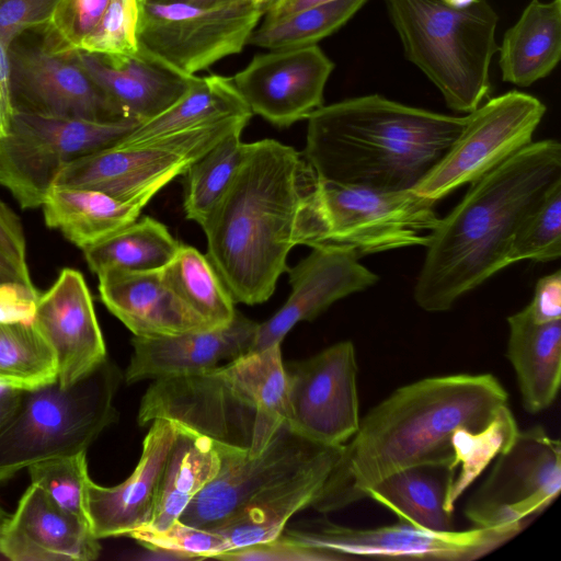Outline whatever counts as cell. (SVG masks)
Wrapping results in <instances>:
<instances>
[{
  "label": "cell",
  "mask_w": 561,
  "mask_h": 561,
  "mask_svg": "<svg viewBox=\"0 0 561 561\" xmlns=\"http://www.w3.org/2000/svg\"><path fill=\"white\" fill-rule=\"evenodd\" d=\"M507 401L491 374L428 377L398 388L359 420L311 507L320 513L345 508L404 468L450 467L453 434L482 430Z\"/></svg>",
  "instance_id": "obj_1"
},
{
  "label": "cell",
  "mask_w": 561,
  "mask_h": 561,
  "mask_svg": "<svg viewBox=\"0 0 561 561\" xmlns=\"http://www.w3.org/2000/svg\"><path fill=\"white\" fill-rule=\"evenodd\" d=\"M561 182V145L531 142L470 183L426 245L413 296L428 312H443L511 265L516 230L552 186Z\"/></svg>",
  "instance_id": "obj_2"
},
{
  "label": "cell",
  "mask_w": 561,
  "mask_h": 561,
  "mask_svg": "<svg viewBox=\"0 0 561 561\" xmlns=\"http://www.w3.org/2000/svg\"><path fill=\"white\" fill-rule=\"evenodd\" d=\"M316 181L295 148L275 139L244 142L234 178L202 226L206 255L234 304H263L273 295Z\"/></svg>",
  "instance_id": "obj_3"
},
{
  "label": "cell",
  "mask_w": 561,
  "mask_h": 561,
  "mask_svg": "<svg viewBox=\"0 0 561 561\" xmlns=\"http://www.w3.org/2000/svg\"><path fill=\"white\" fill-rule=\"evenodd\" d=\"M302 154L318 180L382 192L414 190L455 144L466 116L379 94L322 105L309 115Z\"/></svg>",
  "instance_id": "obj_4"
},
{
  "label": "cell",
  "mask_w": 561,
  "mask_h": 561,
  "mask_svg": "<svg viewBox=\"0 0 561 561\" xmlns=\"http://www.w3.org/2000/svg\"><path fill=\"white\" fill-rule=\"evenodd\" d=\"M157 419L209 438L219 453L260 454L287 419L280 344L203 373L156 379L137 421L145 426Z\"/></svg>",
  "instance_id": "obj_5"
},
{
  "label": "cell",
  "mask_w": 561,
  "mask_h": 561,
  "mask_svg": "<svg viewBox=\"0 0 561 561\" xmlns=\"http://www.w3.org/2000/svg\"><path fill=\"white\" fill-rule=\"evenodd\" d=\"M405 57L439 90L447 106L470 113L488 96L499 50V16L486 0L456 8L442 0H383Z\"/></svg>",
  "instance_id": "obj_6"
},
{
  "label": "cell",
  "mask_w": 561,
  "mask_h": 561,
  "mask_svg": "<svg viewBox=\"0 0 561 561\" xmlns=\"http://www.w3.org/2000/svg\"><path fill=\"white\" fill-rule=\"evenodd\" d=\"M123 379L106 358L69 387L25 390L14 416L0 430V482L49 458L87 451L117 419L114 398Z\"/></svg>",
  "instance_id": "obj_7"
},
{
  "label": "cell",
  "mask_w": 561,
  "mask_h": 561,
  "mask_svg": "<svg viewBox=\"0 0 561 561\" xmlns=\"http://www.w3.org/2000/svg\"><path fill=\"white\" fill-rule=\"evenodd\" d=\"M435 203L411 191L382 192L321 180L297 218V244L330 245L357 257L426 247L439 222Z\"/></svg>",
  "instance_id": "obj_8"
},
{
  "label": "cell",
  "mask_w": 561,
  "mask_h": 561,
  "mask_svg": "<svg viewBox=\"0 0 561 561\" xmlns=\"http://www.w3.org/2000/svg\"><path fill=\"white\" fill-rule=\"evenodd\" d=\"M139 123L47 116L14 110L0 137V184L23 209L42 207L60 170L77 158L114 145Z\"/></svg>",
  "instance_id": "obj_9"
},
{
  "label": "cell",
  "mask_w": 561,
  "mask_h": 561,
  "mask_svg": "<svg viewBox=\"0 0 561 561\" xmlns=\"http://www.w3.org/2000/svg\"><path fill=\"white\" fill-rule=\"evenodd\" d=\"M264 9L247 0L201 7L142 0L139 47L185 76H195L239 54L260 24Z\"/></svg>",
  "instance_id": "obj_10"
},
{
  "label": "cell",
  "mask_w": 561,
  "mask_h": 561,
  "mask_svg": "<svg viewBox=\"0 0 561 561\" xmlns=\"http://www.w3.org/2000/svg\"><path fill=\"white\" fill-rule=\"evenodd\" d=\"M524 527L519 524L434 531L399 522L376 528H352L318 518L286 525L282 534L300 546L331 552L340 560L377 557L470 561L495 550Z\"/></svg>",
  "instance_id": "obj_11"
},
{
  "label": "cell",
  "mask_w": 561,
  "mask_h": 561,
  "mask_svg": "<svg viewBox=\"0 0 561 561\" xmlns=\"http://www.w3.org/2000/svg\"><path fill=\"white\" fill-rule=\"evenodd\" d=\"M545 113L539 99L517 90L479 105L466 115L449 151L413 191L437 202L474 182L531 144Z\"/></svg>",
  "instance_id": "obj_12"
},
{
  "label": "cell",
  "mask_w": 561,
  "mask_h": 561,
  "mask_svg": "<svg viewBox=\"0 0 561 561\" xmlns=\"http://www.w3.org/2000/svg\"><path fill=\"white\" fill-rule=\"evenodd\" d=\"M561 490V446L546 430L518 431L490 474L468 499L463 514L474 527L525 525Z\"/></svg>",
  "instance_id": "obj_13"
},
{
  "label": "cell",
  "mask_w": 561,
  "mask_h": 561,
  "mask_svg": "<svg viewBox=\"0 0 561 561\" xmlns=\"http://www.w3.org/2000/svg\"><path fill=\"white\" fill-rule=\"evenodd\" d=\"M287 425L323 446H342L357 432V363L351 341L285 365Z\"/></svg>",
  "instance_id": "obj_14"
},
{
  "label": "cell",
  "mask_w": 561,
  "mask_h": 561,
  "mask_svg": "<svg viewBox=\"0 0 561 561\" xmlns=\"http://www.w3.org/2000/svg\"><path fill=\"white\" fill-rule=\"evenodd\" d=\"M9 56L14 110L91 121L123 119L80 64L77 50H55L34 30L10 44Z\"/></svg>",
  "instance_id": "obj_15"
},
{
  "label": "cell",
  "mask_w": 561,
  "mask_h": 561,
  "mask_svg": "<svg viewBox=\"0 0 561 561\" xmlns=\"http://www.w3.org/2000/svg\"><path fill=\"white\" fill-rule=\"evenodd\" d=\"M330 447L316 444L283 424L256 455L219 453L217 476L192 500L178 520L217 528L277 483L318 460Z\"/></svg>",
  "instance_id": "obj_16"
},
{
  "label": "cell",
  "mask_w": 561,
  "mask_h": 561,
  "mask_svg": "<svg viewBox=\"0 0 561 561\" xmlns=\"http://www.w3.org/2000/svg\"><path fill=\"white\" fill-rule=\"evenodd\" d=\"M333 68L322 49L310 45L256 55L230 79L253 114L288 127L323 105Z\"/></svg>",
  "instance_id": "obj_17"
},
{
  "label": "cell",
  "mask_w": 561,
  "mask_h": 561,
  "mask_svg": "<svg viewBox=\"0 0 561 561\" xmlns=\"http://www.w3.org/2000/svg\"><path fill=\"white\" fill-rule=\"evenodd\" d=\"M191 163L182 152L161 141L114 144L66 164L53 186L94 190L145 207Z\"/></svg>",
  "instance_id": "obj_18"
},
{
  "label": "cell",
  "mask_w": 561,
  "mask_h": 561,
  "mask_svg": "<svg viewBox=\"0 0 561 561\" xmlns=\"http://www.w3.org/2000/svg\"><path fill=\"white\" fill-rule=\"evenodd\" d=\"M311 252L288 268L290 295L268 320L259 323L249 352L282 344L300 321H311L335 301L375 285L378 275L359 263L353 252L330 245Z\"/></svg>",
  "instance_id": "obj_19"
},
{
  "label": "cell",
  "mask_w": 561,
  "mask_h": 561,
  "mask_svg": "<svg viewBox=\"0 0 561 561\" xmlns=\"http://www.w3.org/2000/svg\"><path fill=\"white\" fill-rule=\"evenodd\" d=\"M34 321L55 352L61 387L76 383L107 358L92 297L79 271H60L39 295Z\"/></svg>",
  "instance_id": "obj_20"
},
{
  "label": "cell",
  "mask_w": 561,
  "mask_h": 561,
  "mask_svg": "<svg viewBox=\"0 0 561 561\" xmlns=\"http://www.w3.org/2000/svg\"><path fill=\"white\" fill-rule=\"evenodd\" d=\"M178 433L179 426L173 421H152L142 440L139 461L125 481L102 486L89 480L87 510L95 538L128 536L150 523L162 472Z\"/></svg>",
  "instance_id": "obj_21"
},
{
  "label": "cell",
  "mask_w": 561,
  "mask_h": 561,
  "mask_svg": "<svg viewBox=\"0 0 561 561\" xmlns=\"http://www.w3.org/2000/svg\"><path fill=\"white\" fill-rule=\"evenodd\" d=\"M259 323L238 310L226 327L178 335L131 339L127 383L203 373L248 353Z\"/></svg>",
  "instance_id": "obj_22"
},
{
  "label": "cell",
  "mask_w": 561,
  "mask_h": 561,
  "mask_svg": "<svg viewBox=\"0 0 561 561\" xmlns=\"http://www.w3.org/2000/svg\"><path fill=\"white\" fill-rule=\"evenodd\" d=\"M101 546L91 527L31 483L0 537V553L12 561H91Z\"/></svg>",
  "instance_id": "obj_23"
},
{
  "label": "cell",
  "mask_w": 561,
  "mask_h": 561,
  "mask_svg": "<svg viewBox=\"0 0 561 561\" xmlns=\"http://www.w3.org/2000/svg\"><path fill=\"white\" fill-rule=\"evenodd\" d=\"M80 64L106 95L118 116L142 124L174 104L194 83L139 47L107 57L77 50Z\"/></svg>",
  "instance_id": "obj_24"
},
{
  "label": "cell",
  "mask_w": 561,
  "mask_h": 561,
  "mask_svg": "<svg viewBox=\"0 0 561 561\" xmlns=\"http://www.w3.org/2000/svg\"><path fill=\"white\" fill-rule=\"evenodd\" d=\"M104 306L138 337L213 329L164 282L161 270H108L98 275Z\"/></svg>",
  "instance_id": "obj_25"
},
{
  "label": "cell",
  "mask_w": 561,
  "mask_h": 561,
  "mask_svg": "<svg viewBox=\"0 0 561 561\" xmlns=\"http://www.w3.org/2000/svg\"><path fill=\"white\" fill-rule=\"evenodd\" d=\"M342 449L343 445L330 447L313 463L272 486L233 518L213 528L222 536L228 551L277 538L296 513L311 507Z\"/></svg>",
  "instance_id": "obj_26"
},
{
  "label": "cell",
  "mask_w": 561,
  "mask_h": 561,
  "mask_svg": "<svg viewBox=\"0 0 561 561\" xmlns=\"http://www.w3.org/2000/svg\"><path fill=\"white\" fill-rule=\"evenodd\" d=\"M506 356L529 413L549 408L561 381V320L535 321L526 307L507 318Z\"/></svg>",
  "instance_id": "obj_27"
},
{
  "label": "cell",
  "mask_w": 561,
  "mask_h": 561,
  "mask_svg": "<svg viewBox=\"0 0 561 561\" xmlns=\"http://www.w3.org/2000/svg\"><path fill=\"white\" fill-rule=\"evenodd\" d=\"M499 50L503 81L529 87L547 77L561 57V0H531Z\"/></svg>",
  "instance_id": "obj_28"
},
{
  "label": "cell",
  "mask_w": 561,
  "mask_h": 561,
  "mask_svg": "<svg viewBox=\"0 0 561 561\" xmlns=\"http://www.w3.org/2000/svg\"><path fill=\"white\" fill-rule=\"evenodd\" d=\"M455 471L447 463L412 466L385 477L366 496L391 511L399 522L434 531L454 530L446 499Z\"/></svg>",
  "instance_id": "obj_29"
},
{
  "label": "cell",
  "mask_w": 561,
  "mask_h": 561,
  "mask_svg": "<svg viewBox=\"0 0 561 561\" xmlns=\"http://www.w3.org/2000/svg\"><path fill=\"white\" fill-rule=\"evenodd\" d=\"M42 208L46 226L83 250L137 220L144 207L94 190L53 186Z\"/></svg>",
  "instance_id": "obj_30"
},
{
  "label": "cell",
  "mask_w": 561,
  "mask_h": 561,
  "mask_svg": "<svg viewBox=\"0 0 561 561\" xmlns=\"http://www.w3.org/2000/svg\"><path fill=\"white\" fill-rule=\"evenodd\" d=\"M178 426L179 433L162 472L154 511L150 523L145 526L149 529L163 530L176 522L192 500L217 476L221 466L220 454L209 438Z\"/></svg>",
  "instance_id": "obj_31"
},
{
  "label": "cell",
  "mask_w": 561,
  "mask_h": 561,
  "mask_svg": "<svg viewBox=\"0 0 561 561\" xmlns=\"http://www.w3.org/2000/svg\"><path fill=\"white\" fill-rule=\"evenodd\" d=\"M253 115L232 81L220 75L196 77L174 104L138 125L118 140L119 146H138L156 138L229 116Z\"/></svg>",
  "instance_id": "obj_32"
},
{
  "label": "cell",
  "mask_w": 561,
  "mask_h": 561,
  "mask_svg": "<svg viewBox=\"0 0 561 561\" xmlns=\"http://www.w3.org/2000/svg\"><path fill=\"white\" fill-rule=\"evenodd\" d=\"M180 243L160 221L144 217L83 249L90 270L151 272L164 268Z\"/></svg>",
  "instance_id": "obj_33"
},
{
  "label": "cell",
  "mask_w": 561,
  "mask_h": 561,
  "mask_svg": "<svg viewBox=\"0 0 561 561\" xmlns=\"http://www.w3.org/2000/svg\"><path fill=\"white\" fill-rule=\"evenodd\" d=\"M167 285L210 328L228 325L236 316L234 301L207 255L180 244L161 270Z\"/></svg>",
  "instance_id": "obj_34"
},
{
  "label": "cell",
  "mask_w": 561,
  "mask_h": 561,
  "mask_svg": "<svg viewBox=\"0 0 561 561\" xmlns=\"http://www.w3.org/2000/svg\"><path fill=\"white\" fill-rule=\"evenodd\" d=\"M366 1L334 0L275 20H263L248 44L270 50L317 45L350 21Z\"/></svg>",
  "instance_id": "obj_35"
},
{
  "label": "cell",
  "mask_w": 561,
  "mask_h": 561,
  "mask_svg": "<svg viewBox=\"0 0 561 561\" xmlns=\"http://www.w3.org/2000/svg\"><path fill=\"white\" fill-rule=\"evenodd\" d=\"M56 380L55 352L35 321L0 323V383L31 390Z\"/></svg>",
  "instance_id": "obj_36"
},
{
  "label": "cell",
  "mask_w": 561,
  "mask_h": 561,
  "mask_svg": "<svg viewBox=\"0 0 561 561\" xmlns=\"http://www.w3.org/2000/svg\"><path fill=\"white\" fill-rule=\"evenodd\" d=\"M518 431L516 420L506 404L482 430L460 428L453 434L454 458L450 468L456 470L460 466V470L455 474L446 499L447 511L454 512L457 500L490 462L511 446Z\"/></svg>",
  "instance_id": "obj_37"
},
{
  "label": "cell",
  "mask_w": 561,
  "mask_h": 561,
  "mask_svg": "<svg viewBox=\"0 0 561 561\" xmlns=\"http://www.w3.org/2000/svg\"><path fill=\"white\" fill-rule=\"evenodd\" d=\"M241 134H230L186 169L183 207L187 219L203 226L227 191L242 161Z\"/></svg>",
  "instance_id": "obj_38"
},
{
  "label": "cell",
  "mask_w": 561,
  "mask_h": 561,
  "mask_svg": "<svg viewBox=\"0 0 561 561\" xmlns=\"http://www.w3.org/2000/svg\"><path fill=\"white\" fill-rule=\"evenodd\" d=\"M32 483L67 513L90 526L87 510V451L49 458L27 467ZM91 527V526H90Z\"/></svg>",
  "instance_id": "obj_39"
},
{
  "label": "cell",
  "mask_w": 561,
  "mask_h": 561,
  "mask_svg": "<svg viewBox=\"0 0 561 561\" xmlns=\"http://www.w3.org/2000/svg\"><path fill=\"white\" fill-rule=\"evenodd\" d=\"M561 256V182L550 188L516 230L508 262H549Z\"/></svg>",
  "instance_id": "obj_40"
},
{
  "label": "cell",
  "mask_w": 561,
  "mask_h": 561,
  "mask_svg": "<svg viewBox=\"0 0 561 561\" xmlns=\"http://www.w3.org/2000/svg\"><path fill=\"white\" fill-rule=\"evenodd\" d=\"M142 0H110L99 24L79 50L107 57L131 55L139 49L138 30Z\"/></svg>",
  "instance_id": "obj_41"
},
{
  "label": "cell",
  "mask_w": 561,
  "mask_h": 561,
  "mask_svg": "<svg viewBox=\"0 0 561 561\" xmlns=\"http://www.w3.org/2000/svg\"><path fill=\"white\" fill-rule=\"evenodd\" d=\"M128 537L147 549L171 553L181 559L216 558L228 551L225 539L216 529L195 527L180 520L163 530L141 527Z\"/></svg>",
  "instance_id": "obj_42"
},
{
  "label": "cell",
  "mask_w": 561,
  "mask_h": 561,
  "mask_svg": "<svg viewBox=\"0 0 561 561\" xmlns=\"http://www.w3.org/2000/svg\"><path fill=\"white\" fill-rule=\"evenodd\" d=\"M110 0H61L49 23L39 28L55 50H79L103 16Z\"/></svg>",
  "instance_id": "obj_43"
},
{
  "label": "cell",
  "mask_w": 561,
  "mask_h": 561,
  "mask_svg": "<svg viewBox=\"0 0 561 561\" xmlns=\"http://www.w3.org/2000/svg\"><path fill=\"white\" fill-rule=\"evenodd\" d=\"M61 0H0V39L10 44L28 31L45 27Z\"/></svg>",
  "instance_id": "obj_44"
},
{
  "label": "cell",
  "mask_w": 561,
  "mask_h": 561,
  "mask_svg": "<svg viewBox=\"0 0 561 561\" xmlns=\"http://www.w3.org/2000/svg\"><path fill=\"white\" fill-rule=\"evenodd\" d=\"M215 559L237 561H334L335 554L314 548L300 546L280 534L277 538L229 550Z\"/></svg>",
  "instance_id": "obj_45"
},
{
  "label": "cell",
  "mask_w": 561,
  "mask_h": 561,
  "mask_svg": "<svg viewBox=\"0 0 561 561\" xmlns=\"http://www.w3.org/2000/svg\"><path fill=\"white\" fill-rule=\"evenodd\" d=\"M39 294L35 286L11 280L0 283V323H32Z\"/></svg>",
  "instance_id": "obj_46"
},
{
  "label": "cell",
  "mask_w": 561,
  "mask_h": 561,
  "mask_svg": "<svg viewBox=\"0 0 561 561\" xmlns=\"http://www.w3.org/2000/svg\"><path fill=\"white\" fill-rule=\"evenodd\" d=\"M537 322L561 320V271L540 277L535 286L533 299L526 306Z\"/></svg>",
  "instance_id": "obj_47"
},
{
  "label": "cell",
  "mask_w": 561,
  "mask_h": 561,
  "mask_svg": "<svg viewBox=\"0 0 561 561\" xmlns=\"http://www.w3.org/2000/svg\"><path fill=\"white\" fill-rule=\"evenodd\" d=\"M0 247L22 271L30 274L26 262V240L21 220L1 199Z\"/></svg>",
  "instance_id": "obj_48"
},
{
  "label": "cell",
  "mask_w": 561,
  "mask_h": 561,
  "mask_svg": "<svg viewBox=\"0 0 561 561\" xmlns=\"http://www.w3.org/2000/svg\"><path fill=\"white\" fill-rule=\"evenodd\" d=\"M13 113L9 47L0 39V137L7 135Z\"/></svg>",
  "instance_id": "obj_49"
},
{
  "label": "cell",
  "mask_w": 561,
  "mask_h": 561,
  "mask_svg": "<svg viewBox=\"0 0 561 561\" xmlns=\"http://www.w3.org/2000/svg\"><path fill=\"white\" fill-rule=\"evenodd\" d=\"M334 0H274L265 11L263 20H275L306 8H311L328 3Z\"/></svg>",
  "instance_id": "obj_50"
},
{
  "label": "cell",
  "mask_w": 561,
  "mask_h": 561,
  "mask_svg": "<svg viewBox=\"0 0 561 561\" xmlns=\"http://www.w3.org/2000/svg\"><path fill=\"white\" fill-rule=\"evenodd\" d=\"M23 389L0 383V430L14 416L24 394Z\"/></svg>",
  "instance_id": "obj_51"
},
{
  "label": "cell",
  "mask_w": 561,
  "mask_h": 561,
  "mask_svg": "<svg viewBox=\"0 0 561 561\" xmlns=\"http://www.w3.org/2000/svg\"><path fill=\"white\" fill-rule=\"evenodd\" d=\"M18 280L34 286L28 273L22 271L0 247V283Z\"/></svg>",
  "instance_id": "obj_52"
},
{
  "label": "cell",
  "mask_w": 561,
  "mask_h": 561,
  "mask_svg": "<svg viewBox=\"0 0 561 561\" xmlns=\"http://www.w3.org/2000/svg\"><path fill=\"white\" fill-rule=\"evenodd\" d=\"M149 2H162V3H185L201 7H211L233 0H146Z\"/></svg>",
  "instance_id": "obj_53"
},
{
  "label": "cell",
  "mask_w": 561,
  "mask_h": 561,
  "mask_svg": "<svg viewBox=\"0 0 561 561\" xmlns=\"http://www.w3.org/2000/svg\"><path fill=\"white\" fill-rule=\"evenodd\" d=\"M442 1L450 7L461 8V7L469 5L474 0H442Z\"/></svg>",
  "instance_id": "obj_54"
},
{
  "label": "cell",
  "mask_w": 561,
  "mask_h": 561,
  "mask_svg": "<svg viewBox=\"0 0 561 561\" xmlns=\"http://www.w3.org/2000/svg\"><path fill=\"white\" fill-rule=\"evenodd\" d=\"M10 518V515L2 508L0 505V537L2 535V531Z\"/></svg>",
  "instance_id": "obj_55"
},
{
  "label": "cell",
  "mask_w": 561,
  "mask_h": 561,
  "mask_svg": "<svg viewBox=\"0 0 561 561\" xmlns=\"http://www.w3.org/2000/svg\"><path fill=\"white\" fill-rule=\"evenodd\" d=\"M247 1H249L250 3H252L259 8L264 9V11H265L266 7L270 3H272L274 0H247Z\"/></svg>",
  "instance_id": "obj_56"
}]
</instances>
